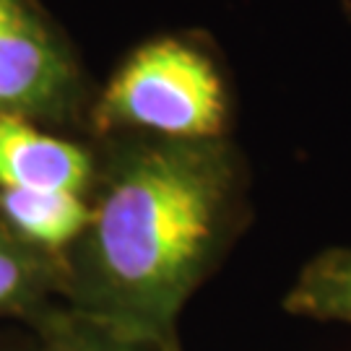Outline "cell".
Returning a JSON list of instances; mask_svg holds the SVG:
<instances>
[{"instance_id": "cell-1", "label": "cell", "mask_w": 351, "mask_h": 351, "mask_svg": "<svg viewBox=\"0 0 351 351\" xmlns=\"http://www.w3.org/2000/svg\"><path fill=\"white\" fill-rule=\"evenodd\" d=\"M88 221L60 258V302L180 349L177 326L247 219V164L232 138L104 136Z\"/></svg>"}, {"instance_id": "cell-2", "label": "cell", "mask_w": 351, "mask_h": 351, "mask_svg": "<svg viewBox=\"0 0 351 351\" xmlns=\"http://www.w3.org/2000/svg\"><path fill=\"white\" fill-rule=\"evenodd\" d=\"M229 125L232 97L213 52L193 37L162 34L133 47L94 91L86 133L219 141Z\"/></svg>"}, {"instance_id": "cell-3", "label": "cell", "mask_w": 351, "mask_h": 351, "mask_svg": "<svg viewBox=\"0 0 351 351\" xmlns=\"http://www.w3.org/2000/svg\"><path fill=\"white\" fill-rule=\"evenodd\" d=\"M94 88L73 45L37 0H0V114L86 130Z\"/></svg>"}, {"instance_id": "cell-4", "label": "cell", "mask_w": 351, "mask_h": 351, "mask_svg": "<svg viewBox=\"0 0 351 351\" xmlns=\"http://www.w3.org/2000/svg\"><path fill=\"white\" fill-rule=\"evenodd\" d=\"M97 175L94 138L0 114V190L73 193L88 198Z\"/></svg>"}, {"instance_id": "cell-5", "label": "cell", "mask_w": 351, "mask_h": 351, "mask_svg": "<svg viewBox=\"0 0 351 351\" xmlns=\"http://www.w3.org/2000/svg\"><path fill=\"white\" fill-rule=\"evenodd\" d=\"M88 221V198L73 193L0 190V224L24 245L63 258Z\"/></svg>"}, {"instance_id": "cell-6", "label": "cell", "mask_w": 351, "mask_h": 351, "mask_svg": "<svg viewBox=\"0 0 351 351\" xmlns=\"http://www.w3.org/2000/svg\"><path fill=\"white\" fill-rule=\"evenodd\" d=\"M63 263L13 237L0 224V317L34 320L60 302Z\"/></svg>"}, {"instance_id": "cell-7", "label": "cell", "mask_w": 351, "mask_h": 351, "mask_svg": "<svg viewBox=\"0 0 351 351\" xmlns=\"http://www.w3.org/2000/svg\"><path fill=\"white\" fill-rule=\"evenodd\" d=\"M284 310L317 323L351 326V245L317 252L284 294Z\"/></svg>"}, {"instance_id": "cell-8", "label": "cell", "mask_w": 351, "mask_h": 351, "mask_svg": "<svg viewBox=\"0 0 351 351\" xmlns=\"http://www.w3.org/2000/svg\"><path fill=\"white\" fill-rule=\"evenodd\" d=\"M32 328L37 330V351H182L125 333L63 302H55L39 313L32 320Z\"/></svg>"}]
</instances>
